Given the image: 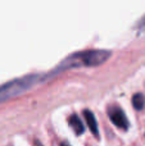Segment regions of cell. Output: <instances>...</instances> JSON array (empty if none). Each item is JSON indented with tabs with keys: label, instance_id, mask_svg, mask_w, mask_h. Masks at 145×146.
<instances>
[{
	"label": "cell",
	"instance_id": "obj_1",
	"mask_svg": "<svg viewBox=\"0 0 145 146\" xmlns=\"http://www.w3.org/2000/svg\"><path fill=\"white\" fill-rule=\"evenodd\" d=\"M110 56V51L108 50H86L80 51L73 55L64 59L59 67L55 69L57 72L64 71L69 68H76V67H96L105 63L108 58Z\"/></svg>",
	"mask_w": 145,
	"mask_h": 146
},
{
	"label": "cell",
	"instance_id": "obj_2",
	"mask_svg": "<svg viewBox=\"0 0 145 146\" xmlns=\"http://www.w3.org/2000/svg\"><path fill=\"white\" fill-rule=\"evenodd\" d=\"M41 80L43 77L40 74H28L1 85L0 86V103H4V101H8L10 99L25 94L27 90L33 87L36 83L41 82Z\"/></svg>",
	"mask_w": 145,
	"mask_h": 146
},
{
	"label": "cell",
	"instance_id": "obj_3",
	"mask_svg": "<svg viewBox=\"0 0 145 146\" xmlns=\"http://www.w3.org/2000/svg\"><path fill=\"white\" fill-rule=\"evenodd\" d=\"M108 115H109L110 121H112L113 123L118 127V128L125 129V131H126V129H128L130 122H128L127 117L125 115L123 110L121 108H118L117 105L110 106V108L108 109Z\"/></svg>",
	"mask_w": 145,
	"mask_h": 146
},
{
	"label": "cell",
	"instance_id": "obj_4",
	"mask_svg": "<svg viewBox=\"0 0 145 146\" xmlns=\"http://www.w3.org/2000/svg\"><path fill=\"white\" fill-rule=\"evenodd\" d=\"M84 117H85V119H86L87 126H89L91 133L94 135L95 137H98V139H99V128H98V122H96V119H95V115L92 114V111L87 110V109H86V110H84Z\"/></svg>",
	"mask_w": 145,
	"mask_h": 146
},
{
	"label": "cell",
	"instance_id": "obj_5",
	"mask_svg": "<svg viewBox=\"0 0 145 146\" xmlns=\"http://www.w3.org/2000/svg\"><path fill=\"white\" fill-rule=\"evenodd\" d=\"M68 123H69L71 128L73 129L76 135H81V133H84V132H85V126H84V123H82V121L76 115V114H72V115L69 117Z\"/></svg>",
	"mask_w": 145,
	"mask_h": 146
},
{
	"label": "cell",
	"instance_id": "obj_6",
	"mask_svg": "<svg viewBox=\"0 0 145 146\" xmlns=\"http://www.w3.org/2000/svg\"><path fill=\"white\" fill-rule=\"evenodd\" d=\"M132 105L136 110H141L145 105V98L143 94H135L132 96Z\"/></svg>",
	"mask_w": 145,
	"mask_h": 146
},
{
	"label": "cell",
	"instance_id": "obj_7",
	"mask_svg": "<svg viewBox=\"0 0 145 146\" xmlns=\"http://www.w3.org/2000/svg\"><path fill=\"white\" fill-rule=\"evenodd\" d=\"M33 146H43V144H41L40 141H37V140H35V141H33Z\"/></svg>",
	"mask_w": 145,
	"mask_h": 146
},
{
	"label": "cell",
	"instance_id": "obj_8",
	"mask_svg": "<svg viewBox=\"0 0 145 146\" xmlns=\"http://www.w3.org/2000/svg\"><path fill=\"white\" fill-rule=\"evenodd\" d=\"M140 26H141V27H143V28H145V17L143 18V19H141V22H140Z\"/></svg>",
	"mask_w": 145,
	"mask_h": 146
},
{
	"label": "cell",
	"instance_id": "obj_9",
	"mask_svg": "<svg viewBox=\"0 0 145 146\" xmlns=\"http://www.w3.org/2000/svg\"><path fill=\"white\" fill-rule=\"evenodd\" d=\"M59 146H71V145H69V144H68V142H67V141H63V142H62V144L59 145Z\"/></svg>",
	"mask_w": 145,
	"mask_h": 146
}]
</instances>
